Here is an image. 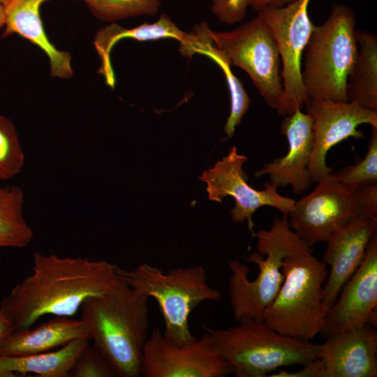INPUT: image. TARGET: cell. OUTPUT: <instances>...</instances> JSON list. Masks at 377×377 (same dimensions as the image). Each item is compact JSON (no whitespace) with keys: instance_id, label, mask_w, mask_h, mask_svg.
<instances>
[{"instance_id":"6da1fadb","label":"cell","mask_w":377,"mask_h":377,"mask_svg":"<svg viewBox=\"0 0 377 377\" xmlns=\"http://www.w3.org/2000/svg\"><path fill=\"white\" fill-rule=\"evenodd\" d=\"M119 269L106 260L35 252L31 273L2 298L0 311L15 331L33 327L45 316L73 317L85 300L120 280Z\"/></svg>"},{"instance_id":"7a4b0ae2","label":"cell","mask_w":377,"mask_h":377,"mask_svg":"<svg viewBox=\"0 0 377 377\" xmlns=\"http://www.w3.org/2000/svg\"><path fill=\"white\" fill-rule=\"evenodd\" d=\"M149 299L121 278L104 293L85 300L80 309L90 340L118 376H142V351L149 334Z\"/></svg>"},{"instance_id":"3957f363","label":"cell","mask_w":377,"mask_h":377,"mask_svg":"<svg viewBox=\"0 0 377 377\" xmlns=\"http://www.w3.org/2000/svg\"><path fill=\"white\" fill-rule=\"evenodd\" d=\"M253 235L257 238L258 251L250 253L246 260L258 266L257 276L250 280L251 269L237 260L228 263L230 304L237 321L246 318L264 320L265 312L284 279L283 260L293 254L313 252L290 228L288 215L282 219L275 217L268 230L260 229Z\"/></svg>"},{"instance_id":"277c9868","label":"cell","mask_w":377,"mask_h":377,"mask_svg":"<svg viewBox=\"0 0 377 377\" xmlns=\"http://www.w3.org/2000/svg\"><path fill=\"white\" fill-rule=\"evenodd\" d=\"M235 327H202L236 377H265L279 367L317 358L319 344L283 334L264 320L242 319Z\"/></svg>"},{"instance_id":"5b68a950","label":"cell","mask_w":377,"mask_h":377,"mask_svg":"<svg viewBox=\"0 0 377 377\" xmlns=\"http://www.w3.org/2000/svg\"><path fill=\"white\" fill-rule=\"evenodd\" d=\"M355 27L354 12L342 3L334 4L327 20L315 25L302 55L306 101H348L347 80L358 52Z\"/></svg>"},{"instance_id":"8992f818","label":"cell","mask_w":377,"mask_h":377,"mask_svg":"<svg viewBox=\"0 0 377 377\" xmlns=\"http://www.w3.org/2000/svg\"><path fill=\"white\" fill-rule=\"evenodd\" d=\"M119 274L131 288L156 301L163 318V335L177 344L196 339L189 327L191 312L200 304L219 301L222 297L219 290L209 284L206 269L201 265L172 268L164 272L142 263L130 270L119 267Z\"/></svg>"},{"instance_id":"52a82bcc","label":"cell","mask_w":377,"mask_h":377,"mask_svg":"<svg viewBox=\"0 0 377 377\" xmlns=\"http://www.w3.org/2000/svg\"><path fill=\"white\" fill-rule=\"evenodd\" d=\"M282 272L283 281L264 321L283 334L311 341L323 330L328 311L324 302L326 265L313 252H302L287 256Z\"/></svg>"},{"instance_id":"ba28073f","label":"cell","mask_w":377,"mask_h":377,"mask_svg":"<svg viewBox=\"0 0 377 377\" xmlns=\"http://www.w3.org/2000/svg\"><path fill=\"white\" fill-rule=\"evenodd\" d=\"M205 30L230 65L244 70L259 94L271 108L276 110L283 94L281 60L276 42L257 15L230 31Z\"/></svg>"},{"instance_id":"9c48e42d","label":"cell","mask_w":377,"mask_h":377,"mask_svg":"<svg viewBox=\"0 0 377 377\" xmlns=\"http://www.w3.org/2000/svg\"><path fill=\"white\" fill-rule=\"evenodd\" d=\"M310 0H296L285 6L257 11L274 36L281 60L283 94L277 112L286 117L302 110L306 95L302 80V55L315 24L308 6Z\"/></svg>"},{"instance_id":"30bf717a","label":"cell","mask_w":377,"mask_h":377,"mask_svg":"<svg viewBox=\"0 0 377 377\" xmlns=\"http://www.w3.org/2000/svg\"><path fill=\"white\" fill-rule=\"evenodd\" d=\"M247 160L246 156L238 154L237 147L232 146L226 156L202 172L200 179L207 184L209 200L222 203L226 196L234 198L235 206L230 212L232 221L246 222L253 235V215L257 209L269 206L277 209L283 215H288L295 207V200L279 194L278 186L270 182L265 183L263 190L251 186L242 168Z\"/></svg>"},{"instance_id":"8fae6325","label":"cell","mask_w":377,"mask_h":377,"mask_svg":"<svg viewBox=\"0 0 377 377\" xmlns=\"http://www.w3.org/2000/svg\"><path fill=\"white\" fill-rule=\"evenodd\" d=\"M232 374L205 332L184 344L167 339L154 327L145 344L141 364L144 377H225Z\"/></svg>"},{"instance_id":"7c38bea8","label":"cell","mask_w":377,"mask_h":377,"mask_svg":"<svg viewBox=\"0 0 377 377\" xmlns=\"http://www.w3.org/2000/svg\"><path fill=\"white\" fill-rule=\"evenodd\" d=\"M359 215L362 214L354 190L343 186L332 173L312 192L295 200L288 219L290 228L312 247Z\"/></svg>"},{"instance_id":"4fadbf2b","label":"cell","mask_w":377,"mask_h":377,"mask_svg":"<svg viewBox=\"0 0 377 377\" xmlns=\"http://www.w3.org/2000/svg\"><path fill=\"white\" fill-rule=\"evenodd\" d=\"M304 105L313 121V133L308 170L311 182L318 183L332 173L326 164L329 150L348 138H364V133L357 129L361 124L377 127V112L349 101L309 99Z\"/></svg>"},{"instance_id":"5bb4252c","label":"cell","mask_w":377,"mask_h":377,"mask_svg":"<svg viewBox=\"0 0 377 377\" xmlns=\"http://www.w3.org/2000/svg\"><path fill=\"white\" fill-rule=\"evenodd\" d=\"M377 325V232L371 238L365 255L328 309L320 334H334Z\"/></svg>"},{"instance_id":"9a60e30c","label":"cell","mask_w":377,"mask_h":377,"mask_svg":"<svg viewBox=\"0 0 377 377\" xmlns=\"http://www.w3.org/2000/svg\"><path fill=\"white\" fill-rule=\"evenodd\" d=\"M376 231L377 220L359 215L335 230L327 238L323 262L330 267L324 284V302L328 309L360 265Z\"/></svg>"},{"instance_id":"2e32d148","label":"cell","mask_w":377,"mask_h":377,"mask_svg":"<svg viewBox=\"0 0 377 377\" xmlns=\"http://www.w3.org/2000/svg\"><path fill=\"white\" fill-rule=\"evenodd\" d=\"M281 130L288 142L287 154L263 165L255 176L267 175L278 188L291 186L293 192L299 195L312 183L308 166L313 145V121L299 109L285 117Z\"/></svg>"},{"instance_id":"e0dca14e","label":"cell","mask_w":377,"mask_h":377,"mask_svg":"<svg viewBox=\"0 0 377 377\" xmlns=\"http://www.w3.org/2000/svg\"><path fill=\"white\" fill-rule=\"evenodd\" d=\"M317 358L324 377L377 376V332L369 325L326 338Z\"/></svg>"},{"instance_id":"ac0fdd59","label":"cell","mask_w":377,"mask_h":377,"mask_svg":"<svg viewBox=\"0 0 377 377\" xmlns=\"http://www.w3.org/2000/svg\"><path fill=\"white\" fill-rule=\"evenodd\" d=\"M48 0H11L5 6L3 37L17 34L38 46L48 57L52 77L73 75L71 55L58 50L49 40L40 15L41 5Z\"/></svg>"},{"instance_id":"d6986e66","label":"cell","mask_w":377,"mask_h":377,"mask_svg":"<svg viewBox=\"0 0 377 377\" xmlns=\"http://www.w3.org/2000/svg\"><path fill=\"white\" fill-rule=\"evenodd\" d=\"M80 338L90 340L85 323L80 318L54 316L26 330L14 331L0 343V355H27L46 353Z\"/></svg>"},{"instance_id":"ffe728a7","label":"cell","mask_w":377,"mask_h":377,"mask_svg":"<svg viewBox=\"0 0 377 377\" xmlns=\"http://www.w3.org/2000/svg\"><path fill=\"white\" fill-rule=\"evenodd\" d=\"M188 35L166 14H161L155 22H145L132 29H125L117 24H111L99 29L94 38V45L101 59L98 73L103 75L108 86L114 87L116 78L110 53L114 45L121 39L132 38L142 42L174 38L182 43L187 39Z\"/></svg>"},{"instance_id":"44dd1931","label":"cell","mask_w":377,"mask_h":377,"mask_svg":"<svg viewBox=\"0 0 377 377\" xmlns=\"http://www.w3.org/2000/svg\"><path fill=\"white\" fill-rule=\"evenodd\" d=\"M89 339H75L46 353L27 355H0V377H68L79 354L89 344Z\"/></svg>"},{"instance_id":"7402d4cb","label":"cell","mask_w":377,"mask_h":377,"mask_svg":"<svg viewBox=\"0 0 377 377\" xmlns=\"http://www.w3.org/2000/svg\"><path fill=\"white\" fill-rule=\"evenodd\" d=\"M355 36L358 52L347 80V101L377 112V37L360 29Z\"/></svg>"},{"instance_id":"603a6c76","label":"cell","mask_w":377,"mask_h":377,"mask_svg":"<svg viewBox=\"0 0 377 377\" xmlns=\"http://www.w3.org/2000/svg\"><path fill=\"white\" fill-rule=\"evenodd\" d=\"M24 195L17 186L0 185V249H24L34 231L24 215Z\"/></svg>"},{"instance_id":"cb8c5ba5","label":"cell","mask_w":377,"mask_h":377,"mask_svg":"<svg viewBox=\"0 0 377 377\" xmlns=\"http://www.w3.org/2000/svg\"><path fill=\"white\" fill-rule=\"evenodd\" d=\"M196 54H205L221 68L230 95V112L224 126L226 138H231L236 127L240 124L244 115L249 108L251 99L244 88L242 82L233 74L231 66L223 53L209 39H204L200 42L196 49Z\"/></svg>"},{"instance_id":"d4e9b609","label":"cell","mask_w":377,"mask_h":377,"mask_svg":"<svg viewBox=\"0 0 377 377\" xmlns=\"http://www.w3.org/2000/svg\"><path fill=\"white\" fill-rule=\"evenodd\" d=\"M98 19L110 22L139 15H155L160 0H82Z\"/></svg>"},{"instance_id":"484cf974","label":"cell","mask_w":377,"mask_h":377,"mask_svg":"<svg viewBox=\"0 0 377 377\" xmlns=\"http://www.w3.org/2000/svg\"><path fill=\"white\" fill-rule=\"evenodd\" d=\"M371 127L368 149L357 163L333 173L334 178L347 188H357L377 184V127Z\"/></svg>"},{"instance_id":"4316f807","label":"cell","mask_w":377,"mask_h":377,"mask_svg":"<svg viewBox=\"0 0 377 377\" xmlns=\"http://www.w3.org/2000/svg\"><path fill=\"white\" fill-rule=\"evenodd\" d=\"M24 153L13 122L0 114V180H9L22 170Z\"/></svg>"},{"instance_id":"83f0119b","label":"cell","mask_w":377,"mask_h":377,"mask_svg":"<svg viewBox=\"0 0 377 377\" xmlns=\"http://www.w3.org/2000/svg\"><path fill=\"white\" fill-rule=\"evenodd\" d=\"M116 377L115 370L94 345L89 344L76 358L68 377Z\"/></svg>"},{"instance_id":"f1b7e54d","label":"cell","mask_w":377,"mask_h":377,"mask_svg":"<svg viewBox=\"0 0 377 377\" xmlns=\"http://www.w3.org/2000/svg\"><path fill=\"white\" fill-rule=\"evenodd\" d=\"M211 10L223 23L241 22L246 15L249 0H212Z\"/></svg>"},{"instance_id":"f546056e","label":"cell","mask_w":377,"mask_h":377,"mask_svg":"<svg viewBox=\"0 0 377 377\" xmlns=\"http://www.w3.org/2000/svg\"><path fill=\"white\" fill-rule=\"evenodd\" d=\"M362 214L377 220V184L354 190Z\"/></svg>"},{"instance_id":"4dcf8cb0","label":"cell","mask_w":377,"mask_h":377,"mask_svg":"<svg viewBox=\"0 0 377 377\" xmlns=\"http://www.w3.org/2000/svg\"><path fill=\"white\" fill-rule=\"evenodd\" d=\"M303 368L295 372L279 371L269 375L271 377H324V369L321 361L316 358L314 360L302 365Z\"/></svg>"},{"instance_id":"1f68e13d","label":"cell","mask_w":377,"mask_h":377,"mask_svg":"<svg viewBox=\"0 0 377 377\" xmlns=\"http://www.w3.org/2000/svg\"><path fill=\"white\" fill-rule=\"evenodd\" d=\"M296 0H249V6L258 11L266 8H276L290 4Z\"/></svg>"},{"instance_id":"d6a6232c","label":"cell","mask_w":377,"mask_h":377,"mask_svg":"<svg viewBox=\"0 0 377 377\" xmlns=\"http://www.w3.org/2000/svg\"><path fill=\"white\" fill-rule=\"evenodd\" d=\"M14 331L13 323L0 311V343Z\"/></svg>"},{"instance_id":"836d02e7","label":"cell","mask_w":377,"mask_h":377,"mask_svg":"<svg viewBox=\"0 0 377 377\" xmlns=\"http://www.w3.org/2000/svg\"><path fill=\"white\" fill-rule=\"evenodd\" d=\"M6 24L5 6L0 2V28Z\"/></svg>"},{"instance_id":"e575fe53","label":"cell","mask_w":377,"mask_h":377,"mask_svg":"<svg viewBox=\"0 0 377 377\" xmlns=\"http://www.w3.org/2000/svg\"><path fill=\"white\" fill-rule=\"evenodd\" d=\"M11 0H0V2L5 6H6Z\"/></svg>"}]
</instances>
